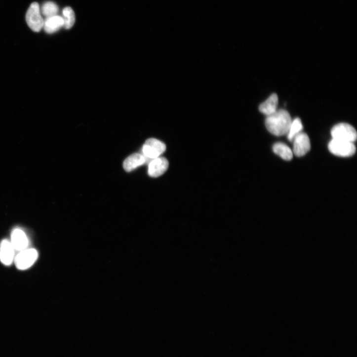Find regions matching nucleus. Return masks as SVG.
Instances as JSON below:
<instances>
[{
	"label": "nucleus",
	"instance_id": "7ed1b4c3",
	"mask_svg": "<svg viewBox=\"0 0 357 357\" xmlns=\"http://www.w3.org/2000/svg\"><path fill=\"white\" fill-rule=\"evenodd\" d=\"M332 139L354 143L357 138L355 129L347 123H339L335 125L331 130Z\"/></svg>",
	"mask_w": 357,
	"mask_h": 357
},
{
	"label": "nucleus",
	"instance_id": "9d476101",
	"mask_svg": "<svg viewBox=\"0 0 357 357\" xmlns=\"http://www.w3.org/2000/svg\"><path fill=\"white\" fill-rule=\"evenodd\" d=\"M11 242L15 250L19 252L27 249L29 245V240L25 233L18 228L12 232Z\"/></svg>",
	"mask_w": 357,
	"mask_h": 357
},
{
	"label": "nucleus",
	"instance_id": "dca6fc26",
	"mask_svg": "<svg viewBox=\"0 0 357 357\" xmlns=\"http://www.w3.org/2000/svg\"><path fill=\"white\" fill-rule=\"evenodd\" d=\"M64 28L69 30L72 28L75 23V15L73 10L69 7H66L63 11Z\"/></svg>",
	"mask_w": 357,
	"mask_h": 357
},
{
	"label": "nucleus",
	"instance_id": "0eeeda50",
	"mask_svg": "<svg viewBox=\"0 0 357 357\" xmlns=\"http://www.w3.org/2000/svg\"><path fill=\"white\" fill-rule=\"evenodd\" d=\"M293 153L297 157L306 155L311 149L310 140L308 135L301 132L293 139Z\"/></svg>",
	"mask_w": 357,
	"mask_h": 357
},
{
	"label": "nucleus",
	"instance_id": "39448f33",
	"mask_svg": "<svg viewBox=\"0 0 357 357\" xmlns=\"http://www.w3.org/2000/svg\"><path fill=\"white\" fill-rule=\"evenodd\" d=\"M39 257L38 251L34 249H26L20 251L15 257L17 268L20 270H26L31 268Z\"/></svg>",
	"mask_w": 357,
	"mask_h": 357
},
{
	"label": "nucleus",
	"instance_id": "1a4fd4ad",
	"mask_svg": "<svg viewBox=\"0 0 357 357\" xmlns=\"http://www.w3.org/2000/svg\"><path fill=\"white\" fill-rule=\"evenodd\" d=\"M15 249L9 240H4L0 244V260L6 266H10L15 259Z\"/></svg>",
	"mask_w": 357,
	"mask_h": 357
},
{
	"label": "nucleus",
	"instance_id": "ddd939ff",
	"mask_svg": "<svg viewBox=\"0 0 357 357\" xmlns=\"http://www.w3.org/2000/svg\"><path fill=\"white\" fill-rule=\"evenodd\" d=\"M278 97L277 94H272L259 106V110L267 116L271 115L278 110Z\"/></svg>",
	"mask_w": 357,
	"mask_h": 357
},
{
	"label": "nucleus",
	"instance_id": "9b49d317",
	"mask_svg": "<svg viewBox=\"0 0 357 357\" xmlns=\"http://www.w3.org/2000/svg\"><path fill=\"white\" fill-rule=\"evenodd\" d=\"M146 157L140 154L135 153L127 158L123 163L124 169L127 172H131L146 162Z\"/></svg>",
	"mask_w": 357,
	"mask_h": 357
},
{
	"label": "nucleus",
	"instance_id": "423d86ee",
	"mask_svg": "<svg viewBox=\"0 0 357 357\" xmlns=\"http://www.w3.org/2000/svg\"><path fill=\"white\" fill-rule=\"evenodd\" d=\"M166 150V145L162 142L152 138L146 141L142 151L146 158L154 159L160 157Z\"/></svg>",
	"mask_w": 357,
	"mask_h": 357
},
{
	"label": "nucleus",
	"instance_id": "2eb2a0df",
	"mask_svg": "<svg viewBox=\"0 0 357 357\" xmlns=\"http://www.w3.org/2000/svg\"><path fill=\"white\" fill-rule=\"evenodd\" d=\"M303 129V126L300 118H296L292 120L287 134L288 140L292 142L294 138L301 133Z\"/></svg>",
	"mask_w": 357,
	"mask_h": 357
},
{
	"label": "nucleus",
	"instance_id": "f8f14e48",
	"mask_svg": "<svg viewBox=\"0 0 357 357\" xmlns=\"http://www.w3.org/2000/svg\"><path fill=\"white\" fill-rule=\"evenodd\" d=\"M64 27V20L62 17L54 16L46 18L44 21V29L45 32L48 34H52L58 32L62 27Z\"/></svg>",
	"mask_w": 357,
	"mask_h": 357
},
{
	"label": "nucleus",
	"instance_id": "f3484780",
	"mask_svg": "<svg viewBox=\"0 0 357 357\" xmlns=\"http://www.w3.org/2000/svg\"><path fill=\"white\" fill-rule=\"evenodd\" d=\"M59 11L58 6L54 2L44 3L40 9L41 14L46 18L56 16Z\"/></svg>",
	"mask_w": 357,
	"mask_h": 357
},
{
	"label": "nucleus",
	"instance_id": "f257e3e1",
	"mask_svg": "<svg viewBox=\"0 0 357 357\" xmlns=\"http://www.w3.org/2000/svg\"><path fill=\"white\" fill-rule=\"evenodd\" d=\"M292 119L289 112L284 109L278 110L267 116L266 126L268 130L276 136L287 135Z\"/></svg>",
	"mask_w": 357,
	"mask_h": 357
},
{
	"label": "nucleus",
	"instance_id": "6e6552de",
	"mask_svg": "<svg viewBox=\"0 0 357 357\" xmlns=\"http://www.w3.org/2000/svg\"><path fill=\"white\" fill-rule=\"evenodd\" d=\"M169 167L168 160L164 158L159 157L154 159L150 163L148 174L153 178L159 177L164 174Z\"/></svg>",
	"mask_w": 357,
	"mask_h": 357
},
{
	"label": "nucleus",
	"instance_id": "4468645a",
	"mask_svg": "<svg viewBox=\"0 0 357 357\" xmlns=\"http://www.w3.org/2000/svg\"><path fill=\"white\" fill-rule=\"evenodd\" d=\"M273 151L276 155L286 161L291 160L293 157V153L291 149L282 143H278L275 144L273 147Z\"/></svg>",
	"mask_w": 357,
	"mask_h": 357
},
{
	"label": "nucleus",
	"instance_id": "f03ea898",
	"mask_svg": "<svg viewBox=\"0 0 357 357\" xmlns=\"http://www.w3.org/2000/svg\"><path fill=\"white\" fill-rule=\"evenodd\" d=\"M328 148L332 154L342 158L352 157L356 151L354 143L335 139L330 141Z\"/></svg>",
	"mask_w": 357,
	"mask_h": 357
},
{
	"label": "nucleus",
	"instance_id": "20e7f679",
	"mask_svg": "<svg viewBox=\"0 0 357 357\" xmlns=\"http://www.w3.org/2000/svg\"><path fill=\"white\" fill-rule=\"evenodd\" d=\"M26 22L30 28L35 32H40L43 28L44 20L42 18L38 3H32L26 16Z\"/></svg>",
	"mask_w": 357,
	"mask_h": 357
}]
</instances>
